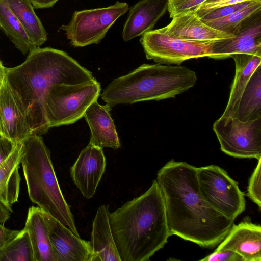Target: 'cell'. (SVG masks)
<instances>
[{
  "instance_id": "1",
  "label": "cell",
  "mask_w": 261,
  "mask_h": 261,
  "mask_svg": "<svg viewBox=\"0 0 261 261\" xmlns=\"http://www.w3.org/2000/svg\"><path fill=\"white\" fill-rule=\"evenodd\" d=\"M197 167L173 159L157 173L171 236L176 235L205 248L221 243L234 224L202 197Z\"/></svg>"
},
{
  "instance_id": "2",
  "label": "cell",
  "mask_w": 261,
  "mask_h": 261,
  "mask_svg": "<svg viewBox=\"0 0 261 261\" xmlns=\"http://www.w3.org/2000/svg\"><path fill=\"white\" fill-rule=\"evenodd\" d=\"M6 79L23 103L32 134L38 135L49 129L43 106L49 87L96 80L92 72L66 53L48 47H36L21 64L6 67Z\"/></svg>"
},
{
  "instance_id": "3",
  "label": "cell",
  "mask_w": 261,
  "mask_h": 261,
  "mask_svg": "<svg viewBox=\"0 0 261 261\" xmlns=\"http://www.w3.org/2000/svg\"><path fill=\"white\" fill-rule=\"evenodd\" d=\"M121 261H148L167 243L170 233L156 180L143 194L110 214Z\"/></svg>"
},
{
  "instance_id": "4",
  "label": "cell",
  "mask_w": 261,
  "mask_h": 261,
  "mask_svg": "<svg viewBox=\"0 0 261 261\" xmlns=\"http://www.w3.org/2000/svg\"><path fill=\"white\" fill-rule=\"evenodd\" d=\"M197 80L196 73L185 66L144 64L114 79L101 98L111 109L118 104L175 98L194 86Z\"/></svg>"
},
{
  "instance_id": "5",
  "label": "cell",
  "mask_w": 261,
  "mask_h": 261,
  "mask_svg": "<svg viewBox=\"0 0 261 261\" xmlns=\"http://www.w3.org/2000/svg\"><path fill=\"white\" fill-rule=\"evenodd\" d=\"M22 143L23 154L21 164L31 201L80 237L74 216L59 185L50 151L43 138L32 134Z\"/></svg>"
},
{
  "instance_id": "6",
  "label": "cell",
  "mask_w": 261,
  "mask_h": 261,
  "mask_svg": "<svg viewBox=\"0 0 261 261\" xmlns=\"http://www.w3.org/2000/svg\"><path fill=\"white\" fill-rule=\"evenodd\" d=\"M100 91V84L96 80L51 85L43 98L44 114L49 128L76 122L84 116L89 106L97 101Z\"/></svg>"
},
{
  "instance_id": "7",
  "label": "cell",
  "mask_w": 261,
  "mask_h": 261,
  "mask_svg": "<svg viewBox=\"0 0 261 261\" xmlns=\"http://www.w3.org/2000/svg\"><path fill=\"white\" fill-rule=\"evenodd\" d=\"M196 173L200 192L214 209L233 220L244 211V194L225 170L211 165L197 168Z\"/></svg>"
},
{
  "instance_id": "8",
  "label": "cell",
  "mask_w": 261,
  "mask_h": 261,
  "mask_svg": "<svg viewBox=\"0 0 261 261\" xmlns=\"http://www.w3.org/2000/svg\"><path fill=\"white\" fill-rule=\"evenodd\" d=\"M129 9L126 3L117 1L107 7L76 11L68 24L60 29L74 47L98 44L114 22Z\"/></svg>"
},
{
  "instance_id": "9",
  "label": "cell",
  "mask_w": 261,
  "mask_h": 261,
  "mask_svg": "<svg viewBox=\"0 0 261 261\" xmlns=\"http://www.w3.org/2000/svg\"><path fill=\"white\" fill-rule=\"evenodd\" d=\"M214 42L177 39L168 35L161 28L144 33L140 39L148 60L161 64L177 65L189 59L210 58Z\"/></svg>"
},
{
  "instance_id": "10",
  "label": "cell",
  "mask_w": 261,
  "mask_h": 261,
  "mask_svg": "<svg viewBox=\"0 0 261 261\" xmlns=\"http://www.w3.org/2000/svg\"><path fill=\"white\" fill-rule=\"evenodd\" d=\"M221 150L238 158L261 159V117L247 121L221 116L213 124Z\"/></svg>"
},
{
  "instance_id": "11",
  "label": "cell",
  "mask_w": 261,
  "mask_h": 261,
  "mask_svg": "<svg viewBox=\"0 0 261 261\" xmlns=\"http://www.w3.org/2000/svg\"><path fill=\"white\" fill-rule=\"evenodd\" d=\"M0 133L17 143L32 135L23 103L6 78L0 91Z\"/></svg>"
},
{
  "instance_id": "12",
  "label": "cell",
  "mask_w": 261,
  "mask_h": 261,
  "mask_svg": "<svg viewBox=\"0 0 261 261\" xmlns=\"http://www.w3.org/2000/svg\"><path fill=\"white\" fill-rule=\"evenodd\" d=\"M106 160L102 149L90 143L70 168L72 179L82 195L92 198L105 173Z\"/></svg>"
},
{
  "instance_id": "13",
  "label": "cell",
  "mask_w": 261,
  "mask_h": 261,
  "mask_svg": "<svg viewBox=\"0 0 261 261\" xmlns=\"http://www.w3.org/2000/svg\"><path fill=\"white\" fill-rule=\"evenodd\" d=\"M43 213L56 261H92L90 241L81 239L52 216Z\"/></svg>"
},
{
  "instance_id": "14",
  "label": "cell",
  "mask_w": 261,
  "mask_h": 261,
  "mask_svg": "<svg viewBox=\"0 0 261 261\" xmlns=\"http://www.w3.org/2000/svg\"><path fill=\"white\" fill-rule=\"evenodd\" d=\"M239 53L261 56V13L234 37L214 41L210 58L225 59Z\"/></svg>"
},
{
  "instance_id": "15",
  "label": "cell",
  "mask_w": 261,
  "mask_h": 261,
  "mask_svg": "<svg viewBox=\"0 0 261 261\" xmlns=\"http://www.w3.org/2000/svg\"><path fill=\"white\" fill-rule=\"evenodd\" d=\"M231 250L244 261H261V226L249 219L234 224L215 251Z\"/></svg>"
},
{
  "instance_id": "16",
  "label": "cell",
  "mask_w": 261,
  "mask_h": 261,
  "mask_svg": "<svg viewBox=\"0 0 261 261\" xmlns=\"http://www.w3.org/2000/svg\"><path fill=\"white\" fill-rule=\"evenodd\" d=\"M161 29L168 35L179 39L210 41L234 37L208 25L191 11L174 15L169 24Z\"/></svg>"
},
{
  "instance_id": "17",
  "label": "cell",
  "mask_w": 261,
  "mask_h": 261,
  "mask_svg": "<svg viewBox=\"0 0 261 261\" xmlns=\"http://www.w3.org/2000/svg\"><path fill=\"white\" fill-rule=\"evenodd\" d=\"M168 0H140L129 9L122 36L124 41L152 30L168 10Z\"/></svg>"
},
{
  "instance_id": "18",
  "label": "cell",
  "mask_w": 261,
  "mask_h": 261,
  "mask_svg": "<svg viewBox=\"0 0 261 261\" xmlns=\"http://www.w3.org/2000/svg\"><path fill=\"white\" fill-rule=\"evenodd\" d=\"M110 110L107 105L102 106L95 101L87 108L84 117L90 129V144L101 149H117L120 143Z\"/></svg>"
},
{
  "instance_id": "19",
  "label": "cell",
  "mask_w": 261,
  "mask_h": 261,
  "mask_svg": "<svg viewBox=\"0 0 261 261\" xmlns=\"http://www.w3.org/2000/svg\"><path fill=\"white\" fill-rule=\"evenodd\" d=\"M109 205L98 208L92 223L90 245L92 261H121L112 234Z\"/></svg>"
},
{
  "instance_id": "20",
  "label": "cell",
  "mask_w": 261,
  "mask_h": 261,
  "mask_svg": "<svg viewBox=\"0 0 261 261\" xmlns=\"http://www.w3.org/2000/svg\"><path fill=\"white\" fill-rule=\"evenodd\" d=\"M24 229L29 234L35 261H56L43 211L38 206L28 209Z\"/></svg>"
},
{
  "instance_id": "21",
  "label": "cell",
  "mask_w": 261,
  "mask_h": 261,
  "mask_svg": "<svg viewBox=\"0 0 261 261\" xmlns=\"http://www.w3.org/2000/svg\"><path fill=\"white\" fill-rule=\"evenodd\" d=\"M23 154L22 143H18L10 155L0 165V203L11 213L19 197L21 177L18 168Z\"/></svg>"
},
{
  "instance_id": "22",
  "label": "cell",
  "mask_w": 261,
  "mask_h": 261,
  "mask_svg": "<svg viewBox=\"0 0 261 261\" xmlns=\"http://www.w3.org/2000/svg\"><path fill=\"white\" fill-rule=\"evenodd\" d=\"M235 62L236 72L228 102L222 115L236 117L242 94L255 70L261 65V56L239 53L231 56Z\"/></svg>"
},
{
  "instance_id": "23",
  "label": "cell",
  "mask_w": 261,
  "mask_h": 261,
  "mask_svg": "<svg viewBox=\"0 0 261 261\" xmlns=\"http://www.w3.org/2000/svg\"><path fill=\"white\" fill-rule=\"evenodd\" d=\"M28 35L37 47L47 40V33L30 0H6Z\"/></svg>"
},
{
  "instance_id": "24",
  "label": "cell",
  "mask_w": 261,
  "mask_h": 261,
  "mask_svg": "<svg viewBox=\"0 0 261 261\" xmlns=\"http://www.w3.org/2000/svg\"><path fill=\"white\" fill-rule=\"evenodd\" d=\"M0 30L24 55L37 47L10 9L6 0H0Z\"/></svg>"
},
{
  "instance_id": "25",
  "label": "cell",
  "mask_w": 261,
  "mask_h": 261,
  "mask_svg": "<svg viewBox=\"0 0 261 261\" xmlns=\"http://www.w3.org/2000/svg\"><path fill=\"white\" fill-rule=\"evenodd\" d=\"M236 117L242 121L261 117V65L255 70L242 94Z\"/></svg>"
},
{
  "instance_id": "26",
  "label": "cell",
  "mask_w": 261,
  "mask_h": 261,
  "mask_svg": "<svg viewBox=\"0 0 261 261\" xmlns=\"http://www.w3.org/2000/svg\"><path fill=\"white\" fill-rule=\"evenodd\" d=\"M261 13V0L225 17L202 20L208 25L225 33L236 35L256 15Z\"/></svg>"
},
{
  "instance_id": "27",
  "label": "cell",
  "mask_w": 261,
  "mask_h": 261,
  "mask_svg": "<svg viewBox=\"0 0 261 261\" xmlns=\"http://www.w3.org/2000/svg\"><path fill=\"white\" fill-rule=\"evenodd\" d=\"M0 261H35L30 239L24 228L0 251Z\"/></svg>"
},
{
  "instance_id": "28",
  "label": "cell",
  "mask_w": 261,
  "mask_h": 261,
  "mask_svg": "<svg viewBox=\"0 0 261 261\" xmlns=\"http://www.w3.org/2000/svg\"><path fill=\"white\" fill-rule=\"evenodd\" d=\"M257 1L258 0L245 1L196 13L198 16L202 20H214L225 17L231 13L244 9Z\"/></svg>"
},
{
  "instance_id": "29",
  "label": "cell",
  "mask_w": 261,
  "mask_h": 261,
  "mask_svg": "<svg viewBox=\"0 0 261 261\" xmlns=\"http://www.w3.org/2000/svg\"><path fill=\"white\" fill-rule=\"evenodd\" d=\"M247 195L258 206L261 207V159L252 173L248 183Z\"/></svg>"
},
{
  "instance_id": "30",
  "label": "cell",
  "mask_w": 261,
  "mask_h": 261,
  "mask_svg": "<svg viewBox=\"0 0 261 261\" xmlns=\"http://www.w3.org/2000/svg\"><path fill=\"white\" fill-rule=\"evenodd\" d=\"M207 0H168V11L170 17L191 11H196Z\"/></svg>"
},
{
  "instance_id": "31",
  "label": "cell",
  "mask_w": 261,
  "mask_h": 261,
  "mask_svg": "<svg viewBox=\"0 0 261 261\" xmlns=\"http://www.w3.org/2000/svg\"><path fill=\"white\" fill-rule=\"evenodd\" d=\"M201 261H244L238 253L231 250L214 251L200 259Z\"/></svg>"
},
{
  "instance_id": "32",
  "label": "cell",
  "mask_w": 261,
  "mask_h": 261,
  "mask_svg": "<svg viewBox=\"0 0 261 261\" xmlns=\"http://www.w3.org/2000/svg\"><path fill=\"white\" fill-rule=\"evenodd\" d=\"M18 143L0 135V165L3 163L15 149Z\"/></svg>"
},
{
  "instance_id": "33",
  "label": "cell",
  "mask_w": 261,
  "mask_h": 261,
  "mask_svg": "<svg viewBox=\"0 0 261 261\" xmlns=\"http://www.w3.org/2000/svg\"><path fill=\"white\" fill-rule=\"evenodd\" d=\"M248 1L252 0H219L209 3H203L198 7L196 10V13L203 12L224 6L235 4Z\"/></svg>"
},
{
  "instance_id": "34",
  "label": "cell",
  "mask_w": 261,
  "mask_h": 261,
  "mask_svg": "<svg viewBox=\"0 0 261 261\" xmlns=\"http://www.w3.org/2000/svg\"><path fill=\"white\" fill-rule=\"evenodd\" d=\"M20 230H12L0 223V251L20 232Z\"/></svg>"
},
{
  "instance_id": "35",
  "label": "cell",
  "mask_w": 261,
  "mask_h": 261,
  "mask_svg": "<svg viewBox=\"0 0 261 261\" xmlns=\"http://www.w3.org/2000/svg\"><path fill=\"white\" fill-rule=\"evenodd\" d=\"M34 8L44 9L52 7L58 0H30Z\"/></svg>"
},
{
  "instance_id": "36",
  "label": "cell",
  "mask_w": 261,
  "mask_h": 261,
  "mask_svg": "<svg viewBox=\"0 0 261 261\" xmlns=\"http://www.w3.org/2000/svg\"><path fill=\"white\" fill-rule=\"evenodd\" d=\"M10 212L0 203V223L4 224L8 220L10 216Z\"/></svg>"
},
{
  "instance_id": "37",
  "label": "cell",
  "mask_w": 261,
  "mask_h": 261,
  "mask_svg": "<svg viewBox=\"0 0 261 261\" xmlns=\"http://www.w3.org/2000/svg\"><path fill=\"white\" fill-rule=\"evenodd\" d=\"M6 78V67L3 65L2 61L0 60V91Z\"/></svg>"
},
{
  "instance_id": "38",
  "label": "cell",
  "mask_w": 261,
  "mask_h": 261,
  "mask_svg": "<svg viewBox=\"0 0 261 261\" xmlns=\"http://www.w3.org/2000/svg\"><path fill=\"white\" fill-rule=\"evenodd\" d=\"M219 1V0H207L204 3H211V2H216V1Z\"/></svg>"
},
{
  "instance_id": "39",
  "label": "cell",
  "mask_w": 261,
  "mask_h": 261,
  "mask_svg": "<svg viewBox=\"0 0 261 261\" xmlns=\"http://www.w3.org/2000/svg\"><path fill=\"white\" fill-rule=\"evenodd\" d=\"M0 135H1V133H0Z\"/></svg>"
}]
</instances>
